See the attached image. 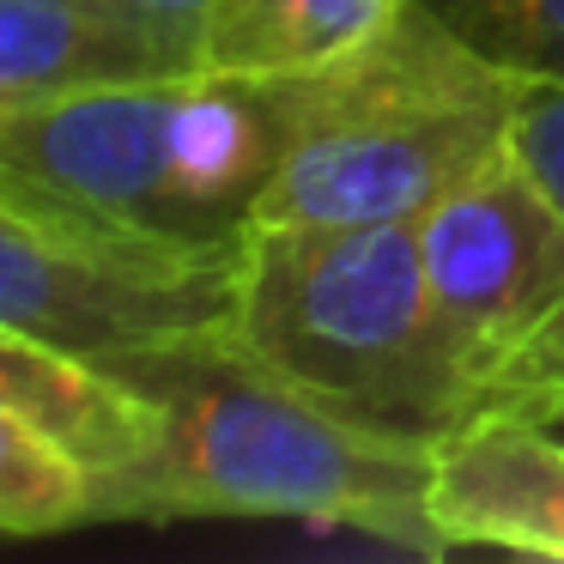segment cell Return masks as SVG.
<instances>
[{"mask_svg": "<svg viewBox=\"0 0 564 564\" xmlns=\"http://www.w3.org/2000/svg\"><path fill=\"white\" fill-rule=\"evenodd\" d=\"M159 401L164 443L110 503V522L176 516H261V522H328L389 540L419 558H443L431 516L437 449L352 425L249 352L237 334L104 358Z\"/></svg>", "mask_w": 564, "mask_h": 564, "instance_id": "cell-1", "label": "cell"}, {"mask_svg": "<svg viewBox=\"0 0 564 564\" xmlns=\"http://www.w3.org/2000/svg\"><path fill=\"white\" fill-rule=\"evenodd\" d=\"M237 340L382 437L443 449L486 425L413 219L256 225L243 237Z\"/></svg>", "mask_w": 564, "mask_h": 564, "instance_id": "cell-2", "label": "cell"}, {"mask_svg": "<svg viewBox=\"0 0 564 564\" xmlns=\"http://www.w3.org/2000/svg\"><path fill=\"white\" fill-rule=\"evenodd\" d=\"M516 98L510 74L401 7L358 50L285 74V147L256 225H419L510 147Z\"/></svg>", "mask_w": 564, "mask_h": 564, "instance_id": "cell-3", "label": "cell"}, {"mask_svg": "<svg viewBox=\"0 0 564 564\" xmlns=\"http://www.w3.org/2000/svg\"><path fill=\"white\" fill-rule=\"evenodd\" d=\"M285 147V74H207L79 91L0 110V183L152 225L243 243Z\"/></svg>", "mask_w": 564, "mask_h": 564, "instance_id": "cell-4", "label": "cell"}, {"mask_svg": "<svg viewBox=\"0 0 564 564\" xmlns=\"http://www.w3.org/2000/svg\"><path fill=\"white\" fill-rule=\"evenodd\" d=\"M237 280L243 243H195L0 183V328L86 358L207 340L237 334Z\"/></svg>", "mask_w": 564, "mask_h": 564, "instance_id": "cell-5", "label": "cell"}, {"mask_svg": "<svg viewBox=\"0 0 564 564\" xmlns=\"http://www.w3.org/2000/svg\"><path fill=\"white\" fill-rule=\"evenodd\" d=\"M425 273L486 419L564 425V213L510 147L419 219Z\"/></svg>", "mask_w": 564, "mask_h": 564, "instance_id": "cell-6", "label": "cell"}, {"mask_svg": "<svg viewBox=\"0 0 564 564\" xmlns=\"http://www.w3.org/2000/svg\"><path fill=\"white\" fill-rule=\"evenodd\" d=\"M207 19L152 0H0V110L207 74Z\"/></svg>", "mask_w": 564, "mask_h": 564, "instance_id": "cell-7", "label": "cell"}, {"mask_svg": "<svg viewBox=\"0 0 564 564\" xmlns=\"http://www.w3.org/2000/svg\"><path fill=\"white\" fill-rule=\"evenodd\" d=\"M0 406L55 437L74 462L98 479V522H110V503L164 443V413L140 382L116 365L86 352H62L50 340H31L19 328H0Z\"/></svg>", "mask_w": 564, "mask_h": 564, "instance_id": "cell-8", "label": "cell"}, {"mask_svg": "<svg viewBox=\"0 0 564 564\" xmlns=\"http://www.w3.org/2000/svg\"><path fill=\"white\" fill-rule=\"evenodd\" d=\"M431 516L449 552L503 546L564 558V443L552 425L486 419L437 449L431 462Z\"/></svg>", "mask_w": 564, "mask_h": 564, "instance_id": "cell-9", "label": "cell"}, {"mask_svg": "<svg viewBox=\"0 0 564 564\" xmlns=\"http://www.w3.org/2000/svg\"><path fill=\"white\" fill-rule=\"evenodd\" d=\"M406 0H213L207 55L219 74H304L377 37Z\"/></svg>", "mask_w": 564, "mask_h": 564, "instance_id": "cell-10", "label": "cell"}, {"mask_svg": "<svg viewBox=\"0 0 564 564\" xmlns=\"http://www.w3.org/2000/svg\"><path fill=\"white\" fill-rule=\"evenodd\" d=\"M98 522V479L86 462L43 437L31 419L0 406V528L13 540Z\"/></svg>", "mask_w": 564, "mask_h": 564, "instance_id": "cell-11", "label": "cell"}, {"mask_svg": "<svg viewBox=\"0 0 564 564\" xmlns=\"http://www.w3.org/2000/svg\"><path fill=\"white\" fill-rule=\"evenodd\" d=\"M516 86H564V0H406Z\"/></svg>", "mask_w": 564, "mask_h": 564, "instance_id": "cell-12", "label": "cell"}, {"mask_svg": "<svg viewBox=\"0 0 564 564\" xmlns=\"http://www.w3.org/2000/svg\"><path fill=\"white\" fill-rule=\"evenodd\" d=\"M510 152L528 164V176L546 188L552 207L564 213V86H522Z\"/></svg>", "mask_w": 564, "mask_h": 564, "instance_id": "cell-13", "label": "cell"}, {"mask_svg": "<svg viewBox=\"0 0 564 564\" xmlns=\"http://www.w3.org/2000/svg\"><path fill=\"white\" fill-rule=\"evenodd\" d=\"M152 7H164V13H183V19H207L213 0H152Z\"/></svg>", "mask_w": 564, "mask_h": 564, "instance_id": "cell-14", "label": "cell"}]
</instances>
